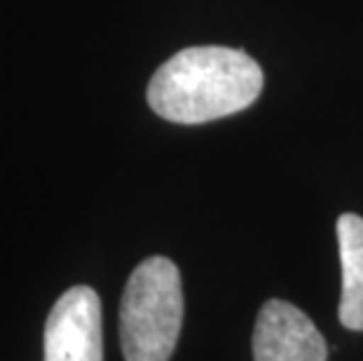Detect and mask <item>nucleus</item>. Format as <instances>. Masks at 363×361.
<instances>
[{
  "instance_id": "obj_1",
  "label": "nucleus",
  "mask_w": 363,
  "mask_h": 361,
  "mask_svg": "<svg viewBox=\"0 0 363 361\" xmlns=\"http://www.w3.org/2000/svg\"><path fill=\"white\" fill-rule=\"evenodd\" d=\"M262 71L242 50L188 48L162 64L148 84V104L160 118L202 125L244 111L258 99Z\"/></svg>"
},
{
  "instance_id": "obj_2",
  "label": "nucleus",
  "mask_w": 363,
  "mask_h": 361,
  "mask_svg": "<svg viewBox=\"0 0 363 361\" xmlns=\"http://www.w3.org/2000/svg\"><path fill=\"white\" fill-rule=\"evenodd\" d=\"M183 324L181 272L164 256L131 272L120 305V340L127 361H169Z\"/></svg>"
},
{
  "instance_id": "obj_3",
  "label": "nucleus",
  "mask_w": 363,
  "mask_h": 361,
  "mask_svg": "<svg viewBox=\"0 0 363 361\" xmlns=\"http://www.w3.org/2000/svg\"><path fill=\"white\" fill-rule=\"evenodd\" d=\"M45 361H104L101 301L89 287H73L54 303L45 326Z\"/></svg>"
},
{
  "instance_id": "obj_4",
  "label": "nucleus",
  "mask_w": 363,
  "mask_h": 361,
  "mask_svg": "<svg viewBox=\"0 0 363 361\" xmlns=\"http://www.w3.org/2000/svg\"><path fill=\"white\" fill-rule=\"evenodd\" d=\"M256 361H326V340L303 310L286 301L260 307L253 331Z\"/></svg>"
},
{
  "instance_id": "obj_5",
  "label": "nucleus",
  "mask_w": 363,
  "mask_h": 361,
  "mask_svg": "<svg viewBox=\"0 0 363 361\" xmlns=\"http://www.w3.org/2000/svg\"><path fill=\"white\" fill-rule=\"evenodd\" d=\"M340 263H342V298L340 321L350 331H363V218L342 213L337 218Z\"/></svg>"
}]
</instances>
